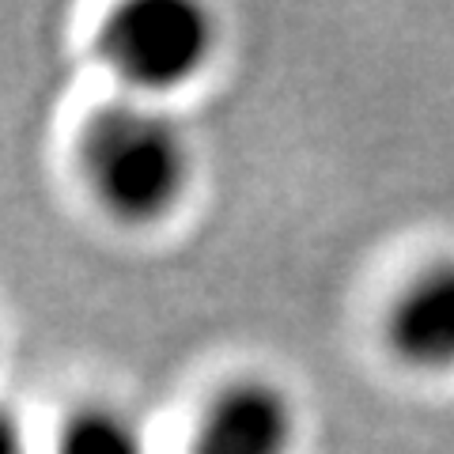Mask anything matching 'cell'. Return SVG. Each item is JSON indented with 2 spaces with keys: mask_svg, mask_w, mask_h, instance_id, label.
Instances as JSON below:
<instances>
[{
  "mask_svg": "<svg viewBox=\"0 0 454 454\" xmlns=\"http://www.w3.org/2000/svg\"><path fill=\"white\" fill-rule=\"evenodd\" d=\"M80 175L114 220L145 227L175 212L190 186V140L170 114L118 98L98 106L76 140Z\"/></svg>",
  "mask_w": 454,
  "mask_h": 454,
  "instance_id": "6da1fadb",
  "label": "cell"
},
{
  "mask_svg": "<svg viewBox=\"0 0 454 454\" xmlns=\"http://www.w3.org/2000/svg\"><path fill=\"white\" fill-rule=\"evenodd\" d=\"M216 50V20L197 0H129L106 12L95 53L125 88L163 95L205 73Z\"/></svg>",
  "mask_w": 454,
  "mask_h": 454,
  "instance_id": "7a4b0ae2",
  "label": "cell"
},
{
  "mask_svg": "<svg viewBox=\"0 0 454 454\" xmlns=\"http://www.w3.org/2000/svg\"><path fill=\"white\" fill-rule=\"evenodd\" d=\"M295 409L277 382L235 379L205 405L186 454H292Z\"/></svg>",
  "mask_w": 454,
  "mask_h": 454,
  "instance_id": "3957f363",
  "label": "cell"
},
{
  "mask_svg": "<svg viewBox=\"0 0 454 454\" xmlns=\"http://www.w3.org/2000/svg\"><path fill=\"white\" fill-rule=\"evenodd\" d=\"M382 337L413 372H454V262H435L397 292Z\"/></svg>",
  "mask_w": 454,
  "mask_h": 454,
  "instance_id": "277c9868",
  "label": "cell"
},
{
  "mask_svg": "<svg viewBox=\"0 0 454 454\" xmlns=\"http://www.w3.org/2000/svg\"><path fill=\"white\" fill-rule=\"evenodd\" d=\"M57 454H148L137 424L110 405H80L57 435Z\"/></svg>",
  "mask_w": 454,
  "mask_h": 454,
  "instance_id": "5b68a950",
  "label": "cell"
},
{
  "mask_svg": "<svg viewBox=\"0 0 454 454\" xmlns=\"http://www.w3.org/2000/svg\"><path fill=\"white\" fill-rule=\"evenodd\" d=\"M0 454H27V439H23L20 420L4 405H0Z\"/></svg>",
  "mask_w": 454,
  "mask_h": 454,
  "instance_id": "8992f818",
  "label": "cell"
}]
</instances>
